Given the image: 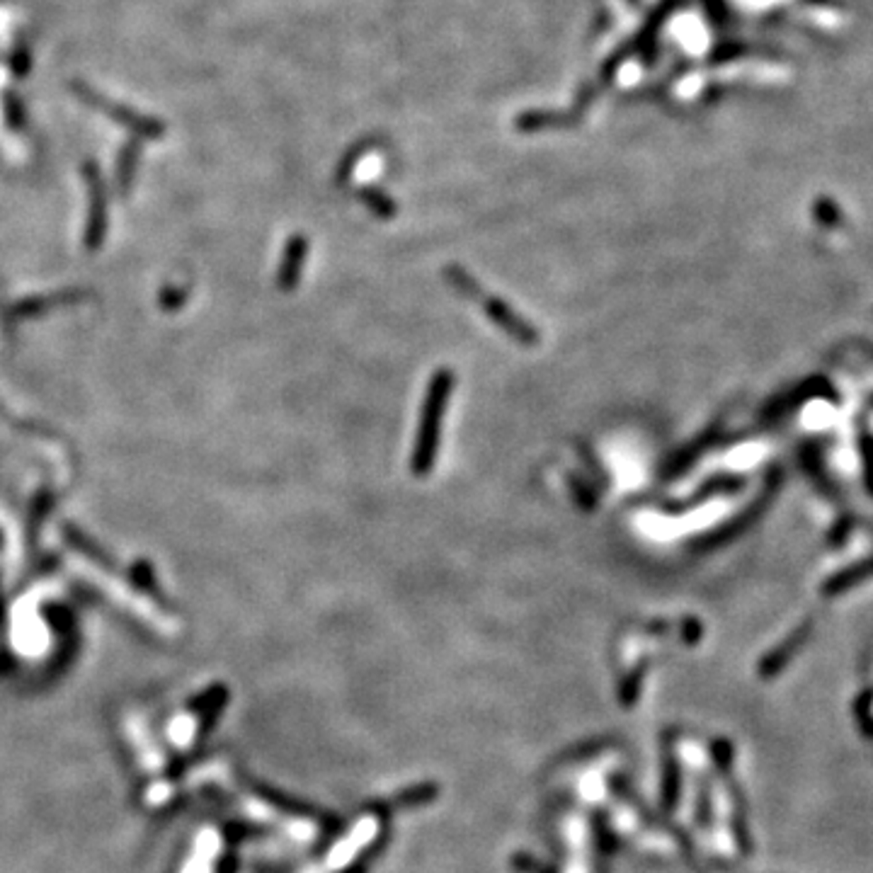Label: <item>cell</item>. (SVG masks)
I'll use <instances>...</instances> for the list:
<instances>
[{"instance_id":"6da1fadb","label":"cell","mask_w":873,"mask_h":873,"mask_svg":"<svg viewBox=\"0 0 873 873\" xmlns=\"http://www.w3.org/2000/svg\"><path fill=\"white\" fill-rule=\"evenodd\" d=\"M454 391V374L452 369L435 371V377L429 378L427 393L422 400L420 410V425H417V436H415V449L413 459H410V471L415 476H429L435 468L436 449H439V425L445 417L446 403L452 398Z\"/></svg>"},{"instance_id":"7a4b0ae2","label":"cell","mask_w":873,"mask_h":873,"mask_svg":"<svg viewBox=\"0 0 873 873\" xmlns=\"http://www.w3.org/2000/svg\"><path fill=\"white\" fill-rule=\"evenodd\" d=\"M445 277L452 281L454 289L461 291L464 297H468L471 301H478L483 313L490 319V323H495L503 333L510 335L512 340L519 342V345H526V348L539 345L541 342L539 330H536L529 320L522 319V316H519V313L515 311L507 301H505V299H497L493 297V294H488V291H483L481 284H478V281H476L466 270H461L459 265H449L445 270Z\"/></svg>"},{"instance_id":"3957f363","label":"cell","mask_w":873,"mask_h":873,"mask_svg":"<svg viewBox=\"0 0 873 873\" xmlns=\"http://www.w3.org/2000/svg\"><path fill=\"white\" fill-rule=\"evenodd\" d=\"M85 180L90 187V219L88 229H85V245L88 250H97L104 240V231H107V207H104V190L100 172L95 171V165H85Z\"/></svg>"},{"instance_id":"277c9868","label":"cell","mask_w":873,"mask_h":873,"mask_svg":"<svg viewBox=\"0 0 873 873\" xmlns=\"http://www.w3.org/2000/svg\"><path fill=\"white\" fill-rule=\"evenodd\" d=\"M78 93H81L85 103L93 104L95 110H103V112H107V114H112V119H117L119 124L129 126L132 132L143 133V136H149V139H158V136L163 133V126L158 124V122H153V119H143V117H139V114H133L132 110H124V107H119V104L114 107V104L104 103V100H97L95 93H90V90L83 88V85H78Z\"/></svg>"},{"instance_id":"5b68a950","label":"cell","mask_w":873,"mask_h":873,"mask_svg":"<svg viewBox=\"0 0 873 873\" xmlns=\"http://www.w3.org/2000/svg\"><path fill=\"white\" fill-rule=\"evenodd\" d=\"M306 255H309V240L304 236H291L284 245V255H281V265H280V277H277V284H280L281 291H291L297 289L299 280H301V270H304Z\"/></svg>"},{"instance_id":"8992f818","label":"cell","mask_w":873,"mask_h":873,"mask_svg":"<svg viewBox=\"0 0 873 873\" xmlns=\"http://www.w3.org/2000/svg\"><path fill=\"white\" fill-rule=\"evenodd\" d=\"M85 299L83 291L78 289H68V291H59V294H49V297H32L25 299L20 304H15L8 311V323H17V320L32 319V316H39V313L52 311L54 306H66V304H75Z\"/></svg>"},{"instance_id":"52a82bcc","label":"cell","mask_w":873,"mask_h":873,"mask_svg":"<svg viewBox=\"0 0 873 873\" xmlns=\"http://www.w3.org/2000/svg\"><path fill=\"white\" fill-rule=\"evenodd\" d=\"M64 536H66V541L71 544V546L75 548V551H81L85 558H90V561H95L97 565H103V568H107V570H114V565H112V561L107 558V554H104L103 548L97 546V544H93V541L85 536V534L81 532V529H75V526H64Z\"/></svg>"},{"instance_id":"ba28073f","label":"cell","mask_w":873,"mask_h":873,"mask_svg":"<svg viewBox=\"0 0 873 873\" xmlns=\"http://www.w3.org/2000/svg\"><path fill=\"white\" fill-rule=\"evenodd\" d=\"M133 168H136V149L126 146V149L122 151V158H119V168H117V178H119V185H122V192H126L129 185H132Z\"/></svg>"},{"instance_id":"9c48e42d","label":"cell","mask_w":873,"mask_h":873,"mask_svg":"<svg viewBox=\"0 0 873 873\" xmlns=\"http://www.w3.org/2000/svg\"><path fill=\"white\" fill-rule=\"evenodd\" d=\"M643 672H645V665L636 667V670L629 674V680L622 684V692H619V696H622L623 706H633V701H636L638 689H641V682H643Z\"/></svg>"},{"instance_id":"30bf717a","label":"cell","mask_w":873,"mask_h":873,"mask_svg":"<svg viewBox=\"0 0 873 873\" xmlns=\"http://www.w3.org/2000/svg\"><path fill=\"white\" fill-rule=\"evenodd\" d=\"M362 197H364V201H367V204H369V207L374 209L378 216H381V219H393V216H396V207H393V201L386 200V197H381L377 190H362Z\"/></svg>"},{"instance_id":"8fae6325","label":"cell","mask_w":873,"mask_h":873,"mask_svg":"<svg viewBox=\"0 0 873 873\" xmlns=\"http://www.w3.org/2000/svg\"><path fill=\"white\" fill-rule=\"evenodd\" d=\"M568 483H570V493H573V497H575L577 507H583V510L587 512L594 510V495L590 493V488H587V483L575 478V476H568Z\"/></svg>"},{"instance_id":"7c38bea8","label":"cell","mask_w":873,"mask_h":873,"mask_svg":"<svg viewBox=\"0 0 873 873\" xmlns=\"http://www.w3.org/2000/svg\"><path fill=\"white\" fill-rule=\"evenodd\" d=\"M132 575H133V585H139L141 590H149V593H156V585H153V580H156V577H153V570H151L149 563L136 561Z\"/></svg>"},{"instance_id":"4fadbf2b","label":"cell","mask_w":873,"mask_h":873,"mask_svg":"<svg viewBox=\"0 0 873 873\" xmlns=\"http://www.w3.org/2000/svg\"><path fill=\"white\" fill-rule=\"evenodd\" d=\"M187 299V294L182 291V289H165L163 291V297H161V304L168 309V311H172V309H178L182 301Z\"/></svg>"}]
</instances>
